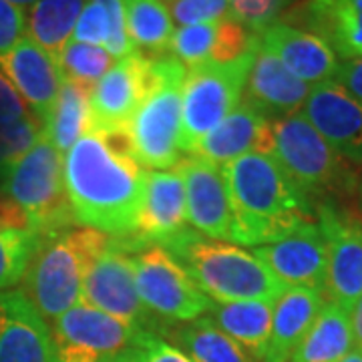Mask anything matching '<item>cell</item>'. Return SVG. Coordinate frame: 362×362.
Masks as SVG:
<instances>
[{
  "label": "cell",
  "instance_id": "6da1fadb",
  "mask_svg": "<svg viewBox=\"0 0 362 362\" xmlns=\"http://www.w3.org/2000/svg\"><path fill=\"white\" fill-rule=\"evenodd\" d=\"M65 187L78 226L129 238L145 194V169L127 133L90 129L65 153Z\"/></svg>",
  "mask_w": 362,
  "mask_h": 362
},
{
  "label": "cell",
  "instance_id": "7a4b0ae2",
  "mask_svg": "<svg viewBox=\"0 0 362 362\" xmlns=\"http://www.w3.org/2000/svg\"><path fill=\"white\" fill-rule=\"evenodd\" d=\"M232 206L233 244H274L314 221L312 202L272 153H247L221 168Z\"/></svg>",
  "mask_w": 362,
  "mask_h": 362
},
{
  "label": "cell",
  "instance_id": "3957f363",
  "mask_svg": "<svg viewBox=\"0 0 362 362\" xmlns=\"http://www.w3.org/2000/svg\"><path fill=\"white\" fill-rule=\"evenodd\" d=\"M109 242L111 235L85 226L39 238L21 280V292L47 322H54L81 302L85 274Z\"/></svg>",
  "mask_w": 362,
  "mask_h": 362
},
{
  "label": "cell",
  "instance_id": "277c9868",
  "mask_svg": "<svg viewBox=\"0 0 362 362\" xmlns=\"http://www.w3.org/2000/svg\"><path fill=\"white\" fill-rule=\"evenodd\" d=\"M207 298L218 302H276L284 286L254 254L185 228L165 246Z\"/></svg>",
  "mask_w": 362,
  "mask_h": 362
},
{
  "label": "cell",
  "instance_id": "5b68a950",
  "mask_svg": "<svg viewBox=\"0 0 362 362\" xmlns=\"http://www.w3.org/2000/svg\"><path fill=\"white\" fill-rule=\"evenodd\" d=\"M272 156L290 181L318 206L356 194L358 173L338 156L302 111L272 119Z\"/></svg>",
  "mask_w": 362,
  "mask_h": 362
},
{
  "label": "cell",
  "instance_id": "8992f818",
  "mask_svg": "<svg viewBox=\"0 0 362 362\" xmlns=\"http://www.w3.org/2000/svg\"><path fill=\"white\" fill-rule=\"evenodd\" d=\"M187 69L173 54L156 57V85L131 119V151L143 168L163 171L181 161V87Z\"/></svg>",
  "mask_w": 362,
  "mask_h": 362
},
{
  "label": "cell",
  "instance_id": "52a82bcc",
  "mask_svg": "<svg viewBox=\"0 0 362 362\" xmlns=\"http://www.w3.org/2000/svg\"><path fill=\"white\" fill-rule=\"evenodd\" d=\"M63 165L65 156L42 133L0 187L28 214L39 238L77 226L66 197Z\"/></svg>",
  "mask_w": 362,
  "mask_h": 362
},
{
  "label": "cell",
  "instance_id": "ba28073f",
  "mask_svg": "<svg viewBox=\"0 0 362 362\" xmlns=\"http://www.w3.org/2000/svg\"><path fill=\"white\" fill-rule=\"evenodd\" d=\"M256 52L258 49L230 63L187 69L181 87V153H189L195 143L242 103Z\"/></svg>",
  "mask_w": 362,
  "mask_h": 362
},
{
  "label": "cell",
  "instance_id": "9c48e42d",
  "mask_svg": "<svg viewBox=\"0 0 362 362\" xmlns=\"http://www.w3.org/2000/svg\"><path fill=\"white\" fill-rule=\"evenodd\" d=\"M133 270L137 294L156 320L192 322L214 304L168 247L147 246L135 252Z\"/></svg>",
  "mask_w": 362,
  "mask_h": 362
},
{
  "label": "cell",
  "instance_id": "30bf717a",
  "mask_svg": "<svg viewBox=\"0 0 362 362\" xmlns=\"http://www.w3.org/2000/svg\"><path fill=\"white\" fill-rule=\"evenodd\" d=\"M52 324V344L59 362H103L131 352L147 330L133 328L85 302L61 314Z\"/></svg>",
  "mask_w": 362,
  "mask_h": 362
},
{
  "label": "cell",
  "instance_id": "8fae6325",
  "mask_svg": "<svg viewBox=\"0 0 362 362\" xmlns=\"http://www.w3.org/2000/svg\"><path fill=\"white\" fill-rule=\"evenodd\" d=\"M81 302L133 328L147 332H156V328H159V320L151 318L137 294L133 254L115 238H111L109 246L85 274Z\"/></svg>",
  "mask_w": 362,
  "mask_h": 362
},
{
  "label": "cell",
  "instance_id": "7c38bea8",
  "mask_svg": "<svg viewBox=\"0 0 362 362\" xmlns=\"http://www.w3.org/2000/svg\"><path fill=\"white\" fill-rule=\"evenodd\" d=\"M326 242V300L352 312L362 296V216L326 202L316 207Z\"/></svg>",
  "mask_w": 362,
  "mask_h": 362
},
{
  "label": "cell",
  "instance_id": "4fadbf2b",
  "mask_svg": "<svg viewBox=\"0 0 362 362\" xmlns=\"http://www.w3.org/2000/svg\"><path fill=\"white\" fill-rule=\"evenodd\" d=\"M156 85V57L133 52L115 61L90 90L93 129L127 133L131 119Z\"/></svg>",
  "mask_w": 362,
  "mask_h": 362
},
{
  "label": "cell",
  "instance_id": "5bb4252c",
  "mask_svg": "<svg viewBox=\"0 0 362 362\" xmlns=\"http://www.w3.org/2000/svg\"><path fill=\"white\" fill-rule=\"evenodd\" d=\"M187 226L185 187L171 171H145V194L129 238H115L129 252L139 246H165Z\"/></svg>",
  "mask_w": 362,
  "mask_h": 362
},
{
  "label": "cell",
  "instance_id": "9a60e30c",
  "mask_svg": "<svg viewBox=\"0 0 362 362\" xmlns=\"http://www.w3.org/2000/svg\"><path fill=\"white\" fill-rule=\"evenodd\" d=\"M175 171L183 180L187 221L209 240L232 242L233 218L221 168L197 156L181 157Z\"/></svg>",
  "mask_w": 362,
  "mask_h": 362
},
{
  "label": "cell",
  "instance_id": "2e32d148",
  "mask_svg": "<svg viewBox=\"0 0 362 362\" xmlns=\"http://www.w3.org/2000/svg\"><path fill=\"white\" fill-rule=\"evenodd\" d=\"M0 73L21 95L30 115L45 125L65 83L59 61L25 35L11 51L0 54Z\"/></svg>",
  "mask_w": 362,
  "mask_h": 362
},
{
  "label": "cell",
  "instance_id": "e0dca14e",
  "mask_svg": "<svg viewBox=\"0 0 362 362\" xmlns=\"http://www.w3.org/2000/svg\"><path fill=\"white\" fill-rule=\"evenodd\" d=\"M254 256L288 288H314L326 296V242L318 223L308 221L282 240L254 247Z\"/></svg>",
  "mask_w": 362,
  "mask_h": 362
},
{
  "label": "cell",
  "instance_id": "ac0fdd59",
  "mask_svg": "<svg viewBox=\"0 0 362 362\" xmlns=\"http://www.w3.org/2000/svg\"><path fill=\"white\" fill-rule=\"evenodd\" d=\"M302 113L338 156L362 165V101L334 81H324L312 87Z\"/></svg>",
  "mask_w": 362,
  "mask_h": 362
},
{
  "label": "cell",
  "instance_id": "d6986e66",
  "mask_svg": "<svg viewBox=\"0 0 362 362\" xmlns=\"http://www.w3.org/2000/svg\"><path fill=\"white\" fill-rule=\"evenodd\" d=\"M0 362H54L51 328L21 290L0 292Z\"/></svg>",
  "mask_w": 362,
  "mask_h": 362
},
{
  "label": "cell",
  "instance_id": "ffe728a7",
  "mask_svg": "<svg viewBox=\"0 0 362 362\" xmlns=\"http://www.w3.org/2000/svg\"><path fill=\"white\" fill-rule=\"evenodd\" d=\"M272 119L254 105L242 103L221 121L218 127L204 135L189 156H197L209 163L223 168L247 153H270Z\"/></svg>",
  "mask_w": 362,
  "mask_h": 362
},
{
  "label": "cell",
  "instance_id": "44dd1931",
  "mask_svg": "<svg viewBox=\"0 0 362 362\" xmlns=\"http://www.w3.org/2000/svg\"><path fill=\"white\" fill-rule=\"evenodd\" d=\"M284 23L320 37L338 59L362 57V0H304Z\"/></svg>",
  "mask_w": 362,
  "mask_h": 362
},
{
  "label": "cell",
  "instance_id": "7402d4cb",
  "mask_svg": "<svg viewBox=\"0 0 362 362\" xmlns=\"http://www.w3.org/2000/svg\"><path fill=\"white\" fill-rule=\"evenodd\" d=\"M258 35L259 42L268 47L300 81L314 87L334 77L340 59L320 37L284 21L272 23Z\"/></svg>",
  "mask_w": 362,
  "mask_h": 362
},
{
  "label": "cell",
  "instance_id": "603a6c76",
  "mask_svg": "<svg viewBox=\"0 0 362 362\" xmlns=\"http://www.w3.org/2000/svg\"><path fill=\"white\" fill-rule=\"evenodd\" d=\"M312 85L292 75L274 52L259 42L246 81V103L270 119L302 111Z\"/></svg>",
  "mask_w": 362,
  "mask_h": 362
},
{
  "label": "cell",
  "instance_id": "cb8c5ba5",
  "mask_svg": "<svg viewBox=\"0 0 362 362\" xmlns=\"http://www.w3.org/2000/svg\"><path fill=\"white\" fill-rule=\"evenodd\" d=\"M324 302L326 296L314 288H286L274 304L270 338L262 362H290L298 344L322 310Z\"/></svg>",
  "mask_w": 362,
  "mask_h": 362
},
{
  "label": "cell",
  "instance_id": "d4e9b609",
  "mask_svg": "<svg viewBox=\"0 0 362 362\" xmlns=\"http://www.w3.org/2000/svg\"><path fill=\"white\" fill-rule=\"evenodd\" d=\"M276 302L264 300H247V302H214L209 308V316L214 324L233 338L240 346L262 361L266 344L270 338L272 316Z\"/></svg>",
  "mask_w": 362,
  "mask_h": 362
},
{
  "label": "cell",
  "instance_id": "484cf974",
  "mask_svg": "<svg viewBox=\"0 0 362 362\" xmlns=\"http://www.w3.org/2000/svg\"><path fill=\"white\" fill-rule=\"evenodd\" d=\"M73 40L103 47L115 61L133 54L135 47L127 33L123 0H87L75 26Z\"/></svg>",
  "mask_w": 362,
  "mask_h": 362
},
{
  "label": "cell",
  "instance_id": "4316f807",
  "mask_svg": "<svg viewBox=\"0 0 362 362\" xmlns=\"http://www.w3.org/2000/svg\"><path fill=\"white\" fill-rule=\"evenodd\" d=\"M354 346L350 312L326 300L290 362H340Z\"/></svg>",
  "mask_w": 362,
  "mask_h": 362
},
{
  "label": "cell",
  "instance_id": "83f0119b",
  "mask_svg": "<svg viewBox=\"0 0 362 362\" xmlns=\"http://www.w3.org/2000/svg\"><path fill=\"white\" fill-rule=\"evenodd\" d=\"M168 337L175 342L173 346L192 362H262L220 330L207 316L173 326L168 330Z\"/></svg>",
  "mask_w": 362,
  "mask_h": 362
},
{
  "label": "cell",
  "instance_id": "f1b7e54d",
  "mask_svg": "<svg viewBox=\"0 0 362 362\" xmlns=\"http://www.w3.org/2000/svg\"><path fill=\"white\" fill-rule=\"evenodd\" d=\"M90 87L65 81L51 115L42 125V133L65 156L75 143L93 129Z\"/></svg>",
  "mask_w": 362,
  "mask_h": 362
},
{
  "label": "cell",
  "instance_id": "f546056e",
  "mask_svg": "<svg viewBox=\"0 0 362 362\" xmlns=\"http://www.w3.org/2000/svg\"><path fill=\"white\" fill-rule=\"evenodd\" d=\"M87 0H39L26 11V37L54 59L71 40Z\"/></svg>",
  "mask_w": 362,
  "mask_h": 362
},
{
  "label": "cell",
  "instance_id": "4dcf8cb0",
  "mask_svg": "<svg viewBox=\"0 0 362 362\" xmlns=\"http://www.w3.org/2000/svg\"><path fill=\"white\" fill-rule=\"evenodd\" d=\"M127 33L135 51L145 57H163L171 47L175 23L161 0H123Z\"/></svg>",
  "mask_w": 362,
  "mask_h": 362
},
{
  "label": "cell",
  "instance_id": "1f68e13d",
  "mask_svg": "<svg viewBox=\"0 0 362 362\" xmlns=\"http://www.w3.org/2000/svg\"><path fill=\"white\" fill-rule=\"evenodd\" d=\"M57 61H59L65 81H73L90 89L115 65V59L109 54L107 49L87 45V42H77L73 39L66 42V47Z\"/></svg>",
  "mask_w": 362,
  "mask_h": 362
},
{
  "label": "cell",
  "instance_id": "d6a6232c",
  "mask_svg": "<svg viewBox=\"0 0 362 362\" xmlns=\"http://www.w3.org/2000/svg\"><path fill=\"white\" fill-rule=\"evenodd\" d=\"M218 23L175 28L169 51L185 69L214 63V54L218 49Z\"/></svg>",
  "mask_w": 362,
  "mask_h": 362
},
{
  "label": "cell",
  "instance_id": "836d02e7",
  "mask_svg": "<svg viewBox=\"0 0 362 362\" xmlns=\"http://www.w3.org/2000/svg\"><path fill=\"white\" fill-rule=\"evenodd\" d=\"M42 135V125L35 117L14 123H0V187L11 169L35 147Z\"/></svg>",
  "mask_w": 362,
  "mask_h": 362
},
{
  "label": "cell",
  "instance_id": "e575fe53",
  "mask_svg": "<svg viewBox=\"0 0 362 362\" xmlns=\"http://www.w3.org/2000/svg\"><path fill=\"white\" fill-rule=\"evenodd\" d=\"M39 244V235L0 230V292L16 286L25 276L26 264Z\"/></svg>",
  "mask_w": 362,
  "mask_h": 362
},
{
  "label": "cell",
  "instance_id": "d590c367",
  "mask_svg": "<svg viewBox=\"0 0 362 362\" xmlns=\"http://www.w3.org/2000/svg\"><path fill=\"white\" fill-rule=\"evenodd\" d=\"M290 2L292 0H230V18L252 33H262L266 26L278 21Z\"/></svg>",
  "mask_w": 362,
  "mask_h": 362
},
{
  "label": "cell",
  "instance_id": "8d00e7d4",
  "mask_svg": "<svg viewBox=\"0 0 362 362\" xmlns=\"http://www.w3.org/2000/svg\"><path fill=\"white\" fill-rule=\"evenodd\" d=\"M169 14L180 26L218 23L230 16V0H175L169 4Z\"/></svg>",
  "mask_w": 362,
  "mask_h": 362
},
{
  "label": "cell",
  "instance_id": "74e56055",
  "mask_svg": "<svg viewBox=\"0 0 362 362\" xmlns=\"http://www.w3.org/2000/svg\"><path fill=\"white\" fill-rule=\"evenodd\" d=\"M129 356L133 362H192L180 349L165 342L156 332H145Z\"/></svg>",
  "mask_w": 362,
  "mask_h": 362
},
{
  "label": "cell",
  "instance_id": "f35d334b",
  "mask_svg": "<svg viewBox=\"0 0 362 362\" xmlns=\"http://www.w3.org/2000/svg\"><path fill=\"white\" fill-rule=\"evenodd\" d=\"M26 35L25 8L0 0V54L8 52Z\"/></svg>",
  "mask_w": 362,
  "mask_h": 362
},
{
  "label": "cell",
  "instance_id": "ab89813d",
  "mask_svg": "<svg viewBox=\"0 0 362 362\" xmlns=\"http://www.w3.org/2000/svg\"><path fill=\"white\" fill-rule=\"evenodd\" d=\"M25 117H30L28 107L8 83V78L0 73V123H14Z\"/></svg>",
  "mask_w": 362,
  "mask_h": 362
},
{
  "label": "cell",
  "instance_id": "60d3db41",
  "mask_svg": "<svg viewBox=\"0 0 362 362\" xmlns=\"http://www.w3.org/2000/svg\"><path fill=\"white\" fill-rule=\"evenodd\" d=\"M0 230H11V232H28L35 233L33 221L28 218L23 207L14 199H11L4 192H0Z\"/></svg>",
  "mask_w": 362,
  "mask_h": 362
},
{
  "label": "cell",
  "instance_id": "b9f144b4",
  "mask_svg": "<svg viewBox=\"0 0 362 362\" xmlns=\"http://www.w3.org/2000/svg\"><path fill=\"white\" fill-rule=\"evenodd\" d=\"M332 81L337 85H340L346 93H350L354 99L362 101V57L342 59L338 63V69Z\"/></svg>",
  "mask_w": 362,
  "mask_h": 362
},
{
  "label": "cell",
  "instance_id": "7bdbcfd3",
  "mask_svg": "<svg viewBox=\"0 0 362 362\" xmlns=\"http://www.w3.org/2000/svg\"><path fill=\"white\" fill-rule=\"evenodd\" d=\"M350 324H352V340H354V349L362 350V296L354 304V308L350 312Z\"/></svg>",
  "mask_w": 362,
  "mask_h": 362
},
{
  "label": "cell",
  "instance_id": "ee69618b",
  "mask_svg": "<svg viewBox=\"0 0 362 362\" xmlns=\"http://www.w3.org/2000/svg\"><path fill=\"white\" fill-rule=\"evenodd\" d=\"M340 362H362V350L361 349H352Z\"/></svg>",
  "mask_w": 362,
  "mask_h": 362
},
{
  "label": "cell",
  "instance_id": "f6af8a7d",
  "mask_svg": "<svg viewBox=\"0 0 362 362\" xmlns=\"http://www.w3.org/2000/svg\"><path fill=\"white\" fill-rule=\"evenodd\" d=\"M8 2H13V4L21 6V8H28V6H33L35 2H39V0H8Z\"/></svg>",
  "mask_w": 362,
  "mask_h": 362
},
{
  "label": "cell",
  "instance_id": "bcb514c9",
  "mask_svg": "<svg viewBox=\"0 0 362 362\" xmlns=\"http://www.w3.org/2000/svg\"><path fill=\"white\" fill-rule=\"evenodd\" d=\"M103 362H133V361H131L129 352H125V354H119V356H113V358H109V361H103Z\"/></svg>",
  "mask_w": 362,
  "mask_h": 362
},
{
  "label": "cell",
  "instance_id": "7dc6e473",
  "mask_svg": "<svg viewBox=\"0 0 362 362\" xmlns=\"http://www.w3.org/2000/svg\"><path fill=\"white\" fill-rule=\"evenodd\" d=\"M356 199H358V207H361V214H362V173L361 177H358V185H356Z\"/></svg>",
  "mask_w": 362,
  "mask_h": 362
},
{
  "label": "cell",
  "instance_id": "c3c4849f",
  "mask_svg": "<svg viewBox=\"0 0 362 362\" xmlns=\"http://www.w3.org/2000/svg\"><path fill=\"white\" fill-rule=\"evenodd\" d=\"M161 2H169V4H171V2H175V0H161Z\"/></svg>",
  "mask_w": 362,
  "mask_h": 362
}]
</instances>
